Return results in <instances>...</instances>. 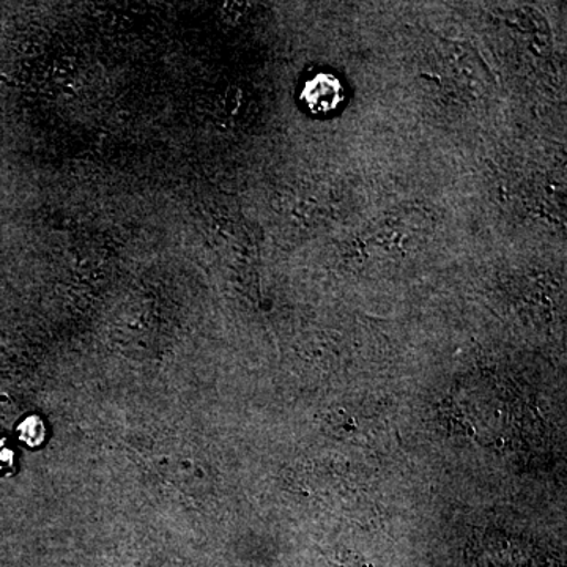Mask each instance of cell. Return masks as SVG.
I'll return each instance as SVG.
<instances>
[{
	"instance_id": "cell-1",
	"label": "cell",
	"mask_w": 567,
	"mask_h": 567,
	"mask_svg": "<svg viewBox=\"0 0 567 567\" xmlns=\"http://www.w3.org/2000/svg\"><path fill=\"white\" fill-rule=\"evenodd\" d=\"M305 103L309 110L317 114L334 111L344 100V89L338 78L331 74H317L306 84L303 91Z\"/></svg>"
},
{
	"instance_id": "cell-2",
	"label": "cell",
	"mask_w": 567,
	"mask_h": 567,
	"mask_svg": "<svg viewBox=\"0 0 567 567\" xmlns=\"http://www.w3.org/2000/svg\"><path fill=\"white\" fill-rule=\"evenodd\" d=\"M41 427V423L37 417H29L28 421L21 424L20 434L22 442L28 443V445L37 446L43 442V436L35 434V429Z\"/></svg>"
}]
</instances>
